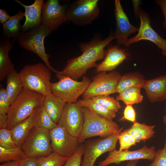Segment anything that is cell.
Segmentation results:
<instances>
[{
	"label": "cell",
	"mask_w": 166,
	"mask_h": 166,
	"mask_svg": "<svg viewBox=\"0 0 166 166\" xmlns=\"http://www.w3.org/2000/svg\"><path fill=\"white\" fill-rule=\"evenodd\" d=\"M98 0H78L67 8L68 21L78 26L90 24L100 14Z\"/></svg>",
	"instance_id": "cell-8"
},
{
	"label": "cell",
	"mask_w": 166,
	"mask_h": 166,
	"mask_svg": "<svg viewBox=\"0 0 166 166\" xmlns=\"http://www.w3.org/2000/svg\"><path fill=\"white\" fill-rule=\"evenodd\" d=\"M84 121L82 130L77 137L79 143L89 138L99 136L105 138L116 133L120 129L118 124L98 115L89 108L82 107Z\"/></svg>",
	"instance_id": "cell-4"
},
{
	"label": "cell",
	"mask_w": 166,
	"mask_h": 166,
	"mask_svg": "<svg viewBox=\"0 0 166 166\" xmlns=\"http://www.w3.org/2000/svg\"><path fill=\"white\" fill-rule=\"evenodd\" d=\"M10 105L6 89L1 86L0 88V114L7 115Z\"/></svg>",
	"instance_id": "cell-36"
},
{
	"label": "cell",
	"mask_w": 166,
	"mask_h": 166,
	"mask_svg": "<svg viewBox=\"0 0 166 166\" xmlns=\"http://www.w3.org/2000/svg\"><path fill=\"white\" fill-rule=\"evenodd\" d=\"M140 19V26L137 34L128 39L125 46L142 40L150 41L155 44L162 51L163 56L166 57V40L162 38L151 26V22L148 14L140 10L139 14Z\"/></svg>",
	"instance_id": "cell-12"
},
{
	"label": "cell",
	"mask_w": 166,
	"mask_h": 166,
	"mask_svg": "<svg viewBox=\"0 0 166 166\" xmlns=\"http://www.w3.org/2000/svg\"><path fill=\"white\" fill-rule=\"evenodd\" d=\"M122 127L116 133L105 138L87 141L84 145L81 166H94L97 159L103 153L116 149L119 135Z\"/></svg>",
	"instance_id": "cell-9"
},
{
	"label": "cell",
	"mask_w": 166,
	"mask_h": 166,
	"mask_svg": "<svg viewBox=\"0 0 166 166\" xmlns=\"http://www.w3.org/2000/svg\"><path fill=\"white\" fill-rule=\"evenodd\" d=\"M6 79V89L11 105L20 94L23 87L19 73L15 70L9 73Z\"/></svg>",
	"instance_id": "cell-25"
},
{
	"label": "cell",
	"mask_w": 166,
	"mask_h": 166,
	"mask_svg": "<svg viewBox=\"0 0 166 166\" xmlns=\"http://www.w3.org/2000/svg\"><path fill=\"white\" fill-rule=\"evenodd\" d=\"M155 2L160 7L164 16L163 26L164 29H166V0H157Z\"/></svg>",
	"instance_id": "cell-40"
},
{
	"label": "cell",
	"mask_w": 166,
	"mask_h": 166,
	"mask_svg": "<svg viewBox=\"0 0 166 166\" xmlns=\"http://www.w3.org/2000/svg\"><path fill=\"white\" fill-rule=\"evenodd\" d=\"M21 148L26 157L39 158L48 156L53 152L49 130L34 127Z\"/></svg>",
	"instance_id": "cell-7"
},
{
	"label": "cell",
	"mask_w": 166,
	"mask_h": 166,
	"mask_svg": "<svg viewBox=\"0 0 166 166\" xmlns=\"http://www.w3.org/2000/svg\"><path fill=\"white\" fill-rule=\"evenodd\" d=\"M129 54L118 45L111 46L105 51L104 60L97 64L96 71L98 73L112 71L128 58Z\"/></svg>",
	"instance_id": "cell-17"
},
{
	"label": "cell",
	"mask_w": 166,
	"mask_h": 166,
	"mask_svg": "<svg viewBox=\"0 0 166 166\" xmlns=\"http://www.w3.org/2000/svg\"><path fill=\"white\" fill-rule=\"evenodd\" d=\"M140 90V88L134 87L126 89L118 93L116 99L122 101L126 105L140 103L143 100Z\"/></svg>",
	"instance_id": "cell-28"
},
{
	"label": "cell",
	"mask_w": 166,
	"mask_h": 166,
	"mask_svg": "<svg viewBox=\"0 0 166 166\" xmlns=\"http://www.w3.org/2000/svg\"><path fill=\"white\" fill-rule=\"evenodd\" d=\"M10 38L2 34L0 40V81H2L8 75L15 70L9 56L13 48L14 43Z\"/></svg>",
	"instance_id": "cell-21"
},
{
	"label": "cell",
	"mask_w": 166,
	"mask_h": 166,
	"mask_svg": "<svg viewBox=\"0 0 166 166\" xmlns=\"http://www.w3.org/2000/svg\"><path fill=\"white\" fill-rule=\"evenodd\" d=\"M155 127L154 125H149L136 122L126 130L140 142L141 141L144 142L153 136L155 133L154 130Z\"/></svg>",
	"instance_id": "cell-26"
},
{
	"label": "cell",
	"mask_w": 166,
	"mask_h": 166,
	"mask_svg": "<svg viewBox=\"0 0 166 166\" xmlns=\"http://www.w3.org/2000/svg\"><path fill=\"white\" fill-rule=\"evenodd\" d=\"M68 158L53 152L47 156L38 158L37 166H62Z\"/></svg>",
	"instance_id": "cell-31"
},
{
	"label": "cell",
	"mask_w": 166,
	"mask_h": 166,
	"mask_svg": "<svg viewBox=\"0 0 166 166\" xmlns=\"http://www.w3.org/2000/svg\"><path fill=\"white\" fill-rule=\"evenodd\" d=\"M113 40V35H110L104 40L95 37L89 42L80 43L79 46L82 54L69 60L64 69L58 71L56 74L77 80L88 69L96 67V62L105 57V48Z\"/></svg>",
	"instance_id": "cell-1"
},
{
	"label": "cell",
	"mask_w": 166,
	"mask_h": 166,
	"mask_svg": "<svg viewBox=\"0 0 166 166\" xmlns=\"http://www.w3.org/2000/svg\"><path fill=\"white\" fill-rule=\"evenodd\" d=\"M91 98L96 102L115 113L121 108L118 101L109 95H98Z\"/></svg>",
	"instance_id": "cell-30"
},
{
	"label": "cell",
	"mask_w": 166,
	"mask_h": 166,
	"mask_svg": "<svg viewBox=\"0 0 166 166\" xmlns=\"http://www.w3.org/2000/svg\"><path fill=\"white\" fill-rule=\"evenodd\" d=\"M24 17V12L19 10L15 15L11 16L10 18L3 25V35L12 38L13 43L17 39L21 32L22 26L20 21Z\"/></svg>",
	"instance_id": "cell-24"
},
{
	"label": "cell",
	"mask_w": 166,
	"mask_h": 166,
	"mask_svg": "<svg viewBox=\"0 0 166 166\" xmlns=\"http://www.w3.org/2000/svg\"><path fill=\"white\" fill-rule=\"evenodd\" d=\"M109 152L107 157L100 162L98 166H107L112 164H119L124 161L140 159L153 160L156 153L154 147H148L146 145L136 150L116 149Z\"/></svg>",
	"instance_id": "cell-14"
},
{
	"label": "cell",
	"mask_w": 166,
	"mask_h": 166,
	"mask_svg": "<svg viewBox=\"0 0 166 166\" xmlns=\"http://www.w3.org/2000/svg\"><path fill=\"white\" fill-rule=\"evenodd\" d=\"M11 16L5 9H0V22L3 25L7 22Z\"/></svg>",
	"instance_id": "cell-41"
},
{
	"label": "cell",
	"mask_w": 166,
	"mask_h": 166,
	"mask_svg": "<svg viewBox=\"0 0 166 166\" xmlns=\"http://www.w3.org/2000/svg\"><path fill=\"white\" fill-rule=\"evenodd\" d=\"M84 145H79L75 152L67 160L63 166H81Z\"/></svg>",
	"instance_id": "cell-35"
},
{
	"label": "cell",
	"mask_w": 166,
	"mask_h": 166,
	"mask_svg": "<svg viewBox=\"0 0 166 166\" xmlns=\"http://www.w3.org/2000/svg\"><path fill=\"white\" fill-rule=\"evenodd\" d=\"M145 80L143 75L138 72L126 73L121 76L117 82L115 92L119 93L130 87L142 88Z\"/></svg>",
	"instance_id": "cell-23"
},
{
	"label": "cell",
	"mask_w": 166,
	"mask_h": 166,
	"mask_svg": "<svg viewBox=\"0 0 166 166\" xmlns=\"http://www.w3.org/2000/svg\"><path fill=\"white\" fill-rule=\"evenodd\" d=\"M143 166H166V142L163 148L156 152L152 162L148 165Z\"/></svg>",
	"instance_id": "cell-37"
},
{
	"label": "cell",
	"mask_w": 166,
	"mask_h": 166,
	"mask_svg": "<svg viewBox=\"0 0 166 166\" xmlns=\"http://www.w3.org/2000/svg\"><path fill=\"white\" fill-rule=\"evenodd\" d=\"M52 31L42 24L27 31L21 32L17 39L21 47L37 54L48 68L56 74L58 71L50 65L49 61L50 55L46 53L44 45L45 38Z\"/></svg>",
	"instance_id": "cell-5"
},
{
	"label": "cell",
	"mask_w": 166,
	"mask_h": 166,
	"mask_svg": "<svg viewBox=\"0 0 166 166\" xmlns=\"http://www.w3.org/2000/svg\"><path fill=\"white\" fill-rule=\"evenodd\" d=\"M26 157L21 147L6 148L0 146V162L19 161Z\"/></svg>",
	"instance_id": "cell-29"
},
{
	"label": "cell",
	"mask_w": 166,
	"mask_h": 166,
	"mask_svg": "<svg viewBox=\"0 0 166 166\" xmlns=\"http://www.w3.org/2000/svg\"><path fill=\"white\" fill-rule=\"evenodd\" d=\"M114 6L116 27L113 37L114 39L116 40L118 44L125 46L128 37L138 31L139 28L131 24L120 0H115Z\"/></svg>",
	"instance_id": "cell-16"
},
{
	"label": "cell",
	"mask_w": 166,
	"mask_h": 166,
	"mask_svg": "<svg viewBox=\"0 0 166 166\" xmlns=\"http://www.w3.org/2000/svg\"><path fill=\"white\" fill-rule=\"evenodd\" d=\"M19 161H10L4 162L0 164V166H19Z\"/></svg>",
	"instance_id": "cell-44"
},
{
	"label": "cell",
	"mask_w": 166,
	"mask_h": 166,
	"mask_svg": "<svg viewBox=\"0 0 166 166\" xmlns=\"http://www.w3.org/2000/svg\"><path fill=\"white\" fill-rule=\"evenodd\" d=\"M42 106L37 108L30 116L9 130L17 147H21L31 130L36 126Z\"/></svg>",
	"instance_id": "cell-18"
},
{
	"label": "cell",
	"mask_w": 166,
	"mask_h": 166,
	"mask_svg": "<svg viewBox=\"0 0 166 166\" xmlns=\"http://www.w3.org/2000/svg\"><path fill=\"white\" fill-rule=\"evenodd\" d=\"M84 118L82 107L77 103H66L57 124L73 136L77 137L83 126Z\"/></svg>",
	"instance_id": "cell-13"
},
{
	"label": "cell",
	"mask_w": 166,
	"mask_h": 166,
	"mask_svg": "<svg viewBox=\"0 0 166 166\" xmlns=\"http://www.w3.org/2000/svg\"><path fill=\"white\" fill-rule=\"evenodd\" d=\"M66 103L52 93L45 97L43 106L52 120L57 124Z\"/></svg>",
	"instance_id": "cell-22"
},
{
	"label": "cell",
	"mask_w": 166,
	"mask_h": 166,
	"mask_svg": "<svg viewBox=\"0 0 166 166\" xmlns=\"http://www.w3.org/2000/svg\"><path fill=\"white\" fill-rule=\"evenodd\" d=\"M38 158L26 157L20 161L19 166H37Z\"/></svg>",
	"instance_id": "cell-39"
},
{
	"label": "cell",
	"mask_w": 166,
	"mask_h": 166,
	"mask_svg": "<svg viewBox=\"0 0 166 166\" xmlns=\"http://www.w3.org/2000/svg\"><path fill=\"white\" fill-rule=\"evenodd\" d=\"M142 88L151 102L166 100V75L145 80Z\"/></svg>",
	"instance_id": "cell-19"
},
{
	"label": "cell",
	"mask_w": 166,
	"mask_h": 166,
	"mask_svg": "<svg viewBox=\"0 0 166 166\" xmlns=\"http://www.w3.org/2000/svg\"><path fill=\"white\" fill-rule=\"evenodd\" d=\"M25 9V20L22 27V32H25L42 24V13L44 0H35L30 5H25L18 0H15Z\"/></svg>",
	"instance_id": "cell-20"
},
{
	"label": "cell",
	"mask_w": 166,
	"mask_h": 166,
	"mask_svg": "<svg viewBox=\"0 0 166 166\" xmlns=\"http://www.w3.org/2000/svg\"><path fill=\"white\" fill-rule=\"evenodd\" d=\"M138 160H133L130 161L127 163L125 166H137V164Z\"/></svg>",
	"instance_id": "cell-45"
},
{
	"label": "cell",
	"mask_w": 166,
	"mask_h": 166,
	"mask_svg": "<svg viewBox=\"0 0 166 166\" xmlns=\"http://www.w3.org/2000/svg\"><path fill=\"white\" fill-rule=\"evenodd\" d=\"M120 146L119 150H128L132 146L139 143L127 131L126 129L121 132L118 136Z\"/></svg>",
	"instance_id": "cell-33"
},
{
	"label": "cell",
	"mask_w": 166,
	"mask_h": 166,
	"mask_svg": "<svg viewBox=\"0 0 166 166\" xmlns=\"http://www.w3.org/2000/svg\"><path fill=\"white\" fill-rule=\"evenodd\" d=\"M121 119L122 120H126L133 123L137 122L136 121V113L132 105H126L124 109L123 116Z\"/></svg>",
	"instance_id": "cell-38"
},
{
	"label": "cell",
	"mask_w": 166,
	"mask_h": 166,
	"mask_svg": "<svg viewBox=\"0 0 166 166\" xmlns=\"http://www.w3.org/2000/svg\"><path fill=\"white\" fill-rule=\"evenodd\" d=\"M121 76L119 72L115 71L108 73H99L93 77L92 81L82 95V99L116 93V86Z\"/></svg>",
	"instance_id": "cell-10"
},
{
	"label": "cell",
	"mask_w": 166,
	"mask_h": 166,
	"mask_svg": "<svg viewBox=\"0 0 166 166\" xmlns=\"http://www.w3.org/2000/svg\"><path fill=\"white\" fill-rule=\"evenodd\" d=\"M53 152L66 158L71 156L79 146L77 137L70 134L57 124L49 130Z\"/></svg>",
	"instance_id": "cell-11"
},
{
	"label": "cell",
	"mask_w": 166,
	"mask_h": 166,
	"mask_svg": "<svg viewBox=\"0 0 166 166\" xmlns=\"http://www.w3.org/2000/svg\"><path fill=\"white\" fill-rule=\"evenodd\" d=\"M67 7L61 5L58 0H47L43 6L42 13V24L52 31L57 29L68 21Z\"/></svg>",
	"instance_id": "cell-15"
},
{
	"label": "cell",
	"mask_w": 166,
	"mask_h": 166,
	"mask_svg": "<svg viewBox=\"0 0 166 166\" xmlns=\"http://www.w3.org/2000/svg\"><path fill=\"white\" fill-rule=\"evenodd\" d=\"M163 120H164V123L166 125V114L163 117Z\"/></svg>",
	"instance_id": "cell-46"
},
{
	"label": "cell",
	"mask_w": 166,
	"mask_h": 166,
	"mask_svg": "<svg viewBox=\"0 0 166 166\" xmlns=\"http://www.w3.org/2000/svg\"><path fill=\"white\" fill-rule=\"evenodd\" d=\"M50 117L43 105L41 108L37 120L36 126L49 130L57 125Z\"/></svg>",
	"instance_id": "cell-32"
},
{
	"label": "cell",
	"mask_w": 166,
	"mask_h": 166,
	"mask_svg": "<svg viewBox=\"0 0 166 166\" xmlns=\"http://www.w3.org/2000/svg\"><path fill=\"white\" fill-rule=\"evenodd\" d=\"M7 115L0 114V128H6Z\"/></svg>",
	"instance_id": "cell-43"
},
{
	"label": "cell",
	"mask_w": 166,
	"mask_h": 166,
	"mask_svg": "<svg viewBox=\"0 0 166 166\" xmlns=\"http://www.w3.org/2000/svg\"><path fill=\"white\" fill-rule=\"evenodd\" d=\"M77 103L81 107L89 108L98 115L108 120H113L116 117V113L96 102L91 98L79 99Z\"/></svg>",
	"instance_id": "cell-27"
},
{
	"label": "cell",
	"mask_w": 166,
	"mask_h": 166,
	"mask_svg": "<svg viewBox=\"0 0 166 166\" xmlns=\"http://www.w3.org/2000/svg\"><path fill=\"white\" fill-rule=\"evenodd\" d=\"M45 98L39 93L23 88L10 105L6 128L10 130L30 116L37 108L43 106Z\"/></svg>",
	"instance_id": "cell-2"
},
{
	"label": "cell",
	"mask_w": 166,
	"mask_h": 166,
	"mask_svg": "<svg viewBox=\"0 0 166 166\" xmlns=\"http://www.w3.org/2000/svg\"><path fill=\"white\" fill-rule=\"evenodd\" d=\"M19 73L23 88L45 97L52 93L51 70L45 65L39 62L26 65Z\"/></svg>",
	"instance_id": "cell-3"
},
{
	"label": "cell",
	"mask_w": 166,
	"mask_h": 166,
	"mask_svg": "<svg viewBox=\"0 0 166 166\" xmlns=\"http://www.w3.org/2000/svg\"><path fill=\"white\" fill-rule=\"evenodd\" d=\"M59 80L52 83V93L66 103H77L89 86L91 81L86 76L78 81L66 76L56 74Z\"/></svg>",
	"instance_id": "cell-6"
},
{
	"label": "cell",
	"mask_w": 166,
	"mask_h": 166,
	"mask_svg": "<svg viewBox=\"0 0 166 166\" xmlns=\"http://www.w3.org/2000/svg\"><path fill=\"white\" fill-rule=\"evenodd\" d=\"M134 13L136 18H138L140 11V6L141 3V0H133L132 1Z\"/></svg>",
	"instance_id": "cell-42"
},
{
	"label": "cell",
	"mask_w": 166,
	"mask_h": 166,
	"mask_svg": "<svg viewBox=\"0 0 166 166\" xmlns=\"http://www.w3.org/2000/svg\"><path fill=\"white\" fill-rule=\"evenodd\" d=\"M0 146L6 148L17 147L10 131L6 128H0Z\"/></svg>",
	"instance_id": "cell-34"
}]
</instances>
